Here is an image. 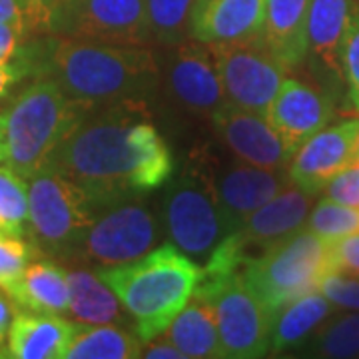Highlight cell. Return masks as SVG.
<instances>
[{"instance_id":"cell-28","label":"cell","mask_w":359,"mask_h":359,"mask_svg":"<svg viewBox=\"0 0 359 359\" xmlns=\"http://www.w3.org/2000/svg\"><path fill=\"white\" fill-rule=\"evenodd\" d=\"M194 4L196 0H146L154 42L172 48L192 39L190 22Z\"/></svg>"},{"instance_id":"cell-7","label":"cell","mask_w":359,"mask_h":359,"mask_svg":"<svg viewBox=\"0 0 359 359\" xmlns=\"http://www.w3.org/2000/svg\"><path fill=\"white\" fill-rule=\"evenodd\" d=\"M96 216L88 194L58 170L46 166L28 178V231L44 252L78 254Z\"/></svg>"},{"instance_id":"cell-29","label":"cell","mask_w":359,"mask_h":359,"mask_svg":"<svg viewBox=\"0 0 359 359\" xmlns=\"http://www.w3.org/2000/svg\"><path fill=\"white\" fill-rule=\"evenodd\" d=\"M304 351L318 358H359V309L334 321H325Z\"/></svg>"},{"instance_id":"cell-3","label":"cell","mask_w":359,"mask_h":359,"mask_svg":"<svg viewBox=\"0 0 359 359\" xmlns=\"http://www.w3.org/2000/svg\"><path fill=\"white\" fill-rule=\"evenodd\" d=\"M96 273L118 295L146 346L166 334L170 323L190 304L202 268L180 248L166 244L126 264L98 266Z\"/></svg>"},{"instance_id":"cell-12","label":"cell","mask_w":359,"mask_h":359,"mask_svg":"<svg viewBox=\"0 0 359 359\" xmlns=\"http://www.w3.org/2000/svg\"><path fill=\"white\" fill-rule=\"evenodd\" d=\"M170 96L198 116H212L228 102L218 62L210 44L188 39L172 46L166 62Z\"/></svg>"},{"instance_id":"cell-11","label":"cell","mask_w":359,"mask_h":359,"mask_svg":"<svg viewBox=\"0 0 359 359\" xmlns=\"http://www.w3.org/2000/svg\"><path fill=\"white\" fill-rule=\"evenodd\" d=\"M56 32L122 46H148L154 40L146 0H72Z\"/></svg>"},{"instance_id":"cell-36","label":"cell","mask_w":359,"mask_h":359,"mask_svg":"<svg viewBox=\"0 0 359 359\" xmlns=\"http://www.w3.org/2000/svg\"><path fill=\"white\" fill-rule=\"evenodd\" d=\"M327 198L335 202L359 208V164L347 168L341 174H337L325 188Z\"/></svg>"},{"instance_id":"cell-37","label":"cell","mask_w":359,"mask_h":359,"mask_svg":"<svg viewBox=\"0 0 359 359\" xmlns=\"http://www.w3.org/2000/svg\"><path fill=\"white\" fill-rule=\"evenodd\" d=\"M26 39H28V32L25 26L18 22H2L0 25V65L13 62Z\"/></svg>"},{"instance_id":"cell-38","label":"cell","mask_w":359,"mask_h":359,"mask_svg":"<svg viewBox=\"0 0 359 359\" xmlns=\"http://www.w3.org/2000/svg\"><path fill=\"white\" fill-rule=\"evenodd\" d=\"M142 358L146 359H186L184 353L180 351L178 347L174 346L172 341H168L164 335L156 337L154 341L146 344L144 351H142Z\"/></svg>"},{"instance_id":"cell-4","label":"cell","mask_w":359,"mask_h":359,"mask_svg":"<svg viewBox=\"0 0 359 359\" xmlns=\"http://www.w3.org/2000/svg\"><path fill=\"white\" fill-rule=\"evenodd\" d=\"M90 114L92 108L72 100L52 78L40 76L16 96L4 116L6 166L32 178Z\"/></svg>"},{"instance_id":"cell-39","label":"cell","mask_w":359,"mask_h":359,"mask_svg":"<svg viewBox=\"0 0 359 359\" xmlns=\"http://www.w3.org/2000/svg\"><path fill=\"white\" fill-rule=\"evenodd\" d=\"M25 76V66L20 65L18 60H13L8 65H0V96H4L18 80H22Z\"/></svg>"},{"instance_id":"cell-34","label":"cell","mask_w":359,"mask_h":359,"mask_svg":"<svg viewBox=\"0 0 359 359\" xmlns=\"http://www.w3.org/2000/svg\"><path fill=\"white\" fill-rule=\"evenodd\" d=\"M318 292L325 295L335 308L359 309V278L355 276L330 271L321 280Z\"/></svg>"},{"instance_id":"cell-35","label":"cell","mask_w":359,"mask_h":359,"mask_svg":"<svg viewBox=\"0 0 359 359\" xmlns=\"http://www.w3.org/2000/svg\"><path fill=\"white\" fill-rule=\"evenodd\" d=\"M332 271H341L359 278V233L330 242Z\"/></svg>"},{"instance_id":"cell-21","label":"cell","mask_w":359,"mask_h":359,"mask_svg":"<svg viewBox=\"0 0 359 359\" xmlns=\"http://www.w3.org/2000/svg\"><path fill=\"white\" fill-rule=\"evenodd\" d=\"M311 0H268L264 39L287 70L308 58V18Z\"/></svg>"},{"instance_id":"cell-8","label":"cell","mask_w":359,"mask_h":359,"mask_svg":"<svg viewBox=\"0 0 359 359\" xmlns=\"http://www.w3.org/2000/svg\"><path fill=\"white\" fill-rule=\"evenodd\" d=\"M194 297L212 304L224 358L256 359L271 353L276 311L245 283L242 273L198 283Z\"/></svg>"},{"instance_id":"cell-19","label":"cell","mask_w":359,"mask_h":359,"mask_svg":"<svg viewBox=\"0 0 359 359\" xmlns=\"http://www.w3.org/2000/svg\"><path fill=\"white\" fill-rule=\"evenodd\" d=\"M78 323L58 313L20 311L8 330V358L14 359H65L76 335Z\"/></svg>"},{"instance_id":"cell-31","label":"cell","mask_w":359,"mask_h":359,"mask_svg":"<svg viewBox=\"0 0 359 359\" xmlns=\"http://www.w3.org/2000/svg\"><path fill=\"white\" fill-rule=\"evenodd\" d=\"M308 230L318 233L325 242H335L359 233V208L335 202L332 198L321 200L306 222Z\"/></svg>"},{"instance_id":"cell-30","label":"cell","mask_w":359,"mask_h":359,"mask_svg":"<svg viewBox=\"0 0 359 359\" xmlns=\"http://www.w3.org/2000/svg\"><path fill=\"white\" fill-rule=\"evenodd\" d=\"M28 230V184L13 168H0V231L25 236Z\"/></svg>"},{"instance_id":"cell-15","label":"cell","mask_w":359,"mask_h":359,"mask_svg":"<svg viewBox=\"0 0 359 359\" xmlns=\"http://www.w3.org/2000/svg\"><path fill=\"white\" fill-rule=\"evenodd\" d=\"M264 116L271 128L278 132L285 148L295 154L302 144H306L313 134L332 122L334 102L316 86L285 78Z\"/></svg>"},{"instance_id":"cell-14","label":"cell","mask_w":359,"mask_h":359,"mask_svg":"<svg viewBox=\"0 0 359 359\" xmlns=\"http://www.w3.org/2000/svg\"><path fill=\"white\" fill-rule=\"evenodd\" d=\"M210 120L226 148H230L240 162L268 170L290 168L294 154L285 148L264 114L228 100L210 116Z\"/></svg>"},{"instance_id":"cell-20","label":"cell","mask_w":359,"mask_h":359,"mask_svg":"<svg viewBox=\"0 0 359 359\" xmlns=\"http://www.w3.org/2000/svg\"><path fill=\"white\" fill-rule=\"evenodd\" d=\"M358 0H311L308 18V56H313L327 72L344 78L341 46Z\"/></svg>"},{"instance_id":"cell-2","label":"cell","mask_w":359,"mask_h":359,"mask_svg":"<svg viewBox=\"0 0 359 359\" xmlns=\"http://www.w3.org/2000/svg\"><path fill=\"white\" fill-rule=\"evenodd\" d=\"M58 148L48 166L76 182L88 194L96 212L142 198L134 188L132 124L146 114L144 102L100 108Z\"/></svg>"},{"instance_id":"cell-17","label":"cell","mask_w":359,"mask_h":359,"mask_svg":"<svg viewBox=\"0 0 359 359\" xmlns=\"http://www.w3.org/2000/svg\"><path fill=\"white\" fill-rule=\"evenodd\" d=\"M313 196L297 186H290L278 196H273L269 202L257 208L256 212L245 219L244 226L236 230L238 240L242 242L245 252L250 254V259L254 257V250H259V254L269 248L285 240L297 230L304 228L308 222L309 208H311Z\"/></svg>"},{"instance_id":"cell-32","label":"cell","mask_w":359,"mask_h":359,"mask_svg":"<svg viewBox=\"0 0 359 359\" xmlns=\"http://www.w3.org/2000/svg\"><path fill=\"white\" fill-rule=\"evenodd\" d=\"M36 250L22 236L0 231V290L4 294L20 282Z\"/></svg>"},{"instance_id":"cell-25","label":"cell","mask_w":359,"mask_h":359,"mask_svg":"<svg viewBox=\"0 0 359 359\" xmlns=\"http://www.w3.org/2000/svg\"><path fill=\"white\" fill-rule=\"evenodd\" d=\"M70 285V316L80 323H114L126 327L132 318L122 311L120 299L108 283L100 280L96 269L68 271ZM134 323V321H132Z\"/></svg>"},{"instance_id":"cell-18","label":"cell","mask_w":359,"mask_h":359,"mask_svg":"<svg viewBox=\"0 0 359 359\" xmlns=\"http://www.w3.org/2000/svg\"><path fill=\"white\" fill-rule=\"evenodd\" d=\"M268 0H196L192 39L218 44L250 39L264 32Z\"/></svg>"},{"instance_id":"cell-23","label":"cell","mask_w":359,"mask_h":359,"mask_svg":"<svg viewBox=\"0 0 359 359\" xmlns=\"http://www.w3.org/2000/svg\"><path fill=\"white\" fill-rule=\"evenodd\" d=\"M335 309L337 308L321 292H311L285 304L276 313L271 353L304 349Z\"/></svg>"},{"instance_id":"cell-5","label":"cell","mask_w":359,"mask_h":359,"mask_svg":"<svg viewBox=\"0 0 359 359\" xmlns=\"http://www.w3.org/2000/svg\"><path fill=\"white\" fill-rule=\"evenodd\" d=\"M332 271L330 242L302 228L245 264V283L276 313L302 295L318 292L321 280Z\"/></svg>"},{"instance_id":"cell-26","label":"cell","mask_w":359,"mask_h":359,"mask_svg":"<svg viewBox=\"0 0 359 359\" xmlns=\"http://www.w3.org/2000/svg\"><path fill=\"white\" fill-rule=\"evenodd\" d=\"M142 114L130 128L134 152V188L140 196L162 188L174 174V160L166 140Z\"/></svg>"},{"instance_id":"cell-40","label":"cell","mask_w":359,"mask_h":359,"mask_svg":"<svg viewBox=\"0 0 359 359\" xmlns=\"http://www.w3.org/2000/svg\"><path fill=\"white\" fill-rule=\"evenodd\" d=\"M14 320V309L11 299L4 294H0V346L8 339V330Z\"/></svg>"},{"instance_id":"cell-9","label":"cell","mask_w":359,"mask_h":359,"mask_svg":"<svg viewBox=\"0 0 359 359\" xmlns=\"http://www.w3.org/2000/svg\"><path fill=\"white\" fill-rule=\"evenodd\" d=\"M228 100L266 114L287 78V68L268 46L264 34L210 44Z\"/></svg>"},{"instance_id":"cell-42","label":"cell","mask_w":359,"mask_h":359,"mask_svg":"<svg viewBox=\"0 0 359 359\" xmlns=\"http://www.w3.org/2000/svg\"><path fill=\"white\" fill-rule=\"evenodd\" d=\"M6 158V132H4V116H0V162Z\"/></svg>"},{"instance_id":"cell-33","label":"cell","mask_w":359,"mask_h":359,"mask_svg":"<svg viewBox=\"0 0 359 359\" xmlns=\"http://www.w3.org/2000/svg\"><path fill=\"white\" fill-rule=\"evenodd\" d=\"M341 72L347 84L351 114L359 118V8L349 22L341 46Z\"/></svg>"},{"instance_id":"cell-10","label":"cell","mask_w":359,"mask_h":359,"mask_svg":"<svg viewBox=\"0 0 359 359\" xmlns=\"http://www.w3.org/2000/svg\"><path fill=\"white\" fill-rule=\"evenodd\" d=\"M158 238V219L136 198L102 210L86 231L78 256L98 266L126 264L154 250Z\"/></svg>"},{"instance_id":"cell-13","label":"cell","mask_w":359,"mask_h":359,"mask_svg":"<svg viewBox=\"0 0 359 359\" xmlns=\"http://www.w3.org/2000/svg\"><path fill=\"white\" fill-rule=\"evenodd\" d=\"M359 150V118L325 126L299 146L290 162V178L299 190L316 196L347 168L355 166Z\"/></svg>"},{"instance_id":"cell-27","label":"cell","mask_w":359,"mask_h":359,"mask_svg":"<svg viewBox=\"0 0 359 359\" xmlns=\"http://www.w3.org/2000/svg\"><path fill=\"white\" fill-rule=\"evenodd\" d=\"M144 344L136 332L114 323H80L65 359H136Z\"/></svg>"},{"instance_id":"cell-24","label":"cell","mask_w":359,"mask_h":359,"mask_svg":"<svg viewBox=\"0 0 359 359\" xmlns=\"http://www.w3.org/2000/svg\"><path fill=\"white\" fill-rule=\"evenodd\" d=\"M184 353V358H224L216 313L210 302L192 297L164 334Z\"/></svg>"},{"instance_id":"cell-16","label":"cell","mask_w":359,"mask_h":359,"mask_svg":"<svg viewBox=\"0 0 359 359\" xmlns=\"http://www.w3.org/2000/svg\"><path fill=\"white\" fill-rule=\"evenodd\" d=\"M212 180L231 231L240 230L245 219L273 196L294 186L287 170H268L245 162L219 168L212 172Z\"/></svg>"},{"instance_id":"cell-6","label":"cell","mask_w":359,"mask_h":359,"mask_svg":"<svg viewBox=\"0 0 359 359\" xmlns=\"http://www.w3.org/2000/svg\"><path fill=\"white\" fill-rule=\"evenodd\" d=\"M162 222L170 242L194 262L214 254L231 233L214 190L208 168L188 164L168 186L162 202Z\"/></svg>"},{"instance_id":"cell-41","label":"cell","mask_w":359,"mask_h":359,"mask_svg":"<svg viewBox=\"0 0 359 359\" xmlns=\"http://www.w3.org/2000/svg\"><path fill=\"white\" fill-rule=\"evenodd\" d=\"M46 6H50L54 14H56V28H58V20H60V16L65 13V8L72 2V0H42Z\"/></svg>"},{"instance_id":"cell-1","label":"cell","mask_w":359,"mask_h":359,"mask_svg":"<svg viewBox=\"0 0 359 359\" xmlns=\"http://www.w3.org/2000/svg\"><path fill=\"white\" fill-rule=\"evenodd\" d=\"M44 76L76 102L100 110L144 102L160 82V66L148 46H122L98 40H52Z\"/></svg>"},{"instance_id":"cell-44","label":"cell","mask_w":359,"mask_h":359,"mask_svg":"<svg viewBox=\"0 0 359 359\" xmlns=\"http://www.w3.org/2000/svg\"><path fill=\"white\" fill-rule=\"evenodd\" d=\"M0 358H2V355H0Z\"/></svg>"},{"instance_id":"cell-43","label":"cell","mask_w":359,"mask_h":359,"mask_svg":"<svg viewBox=\"0 0 359 359\" xmlns=\"http://www.w3.org/2000/svg\"><path fill=\"white\" fill-rule=\"evenodd\" d=\"M355 164H359V150H358V162H355Z\"/></svg>"},{"instance_id":"cell-22","label":"cell","mask_w":359,"mask_h":359,"mask_svg":"<svg viewBox=\"0 0 359 359\" xmlns=\"http://www.w3.org/2000/svg\"><path fill=\"white\" fill-rule=\"evenodd\" d=\"M6 295L22 311L62 316L70 309L68 271L48 259L28 264L20 282L11 287Z\"/></svg>"}]
</instances>
